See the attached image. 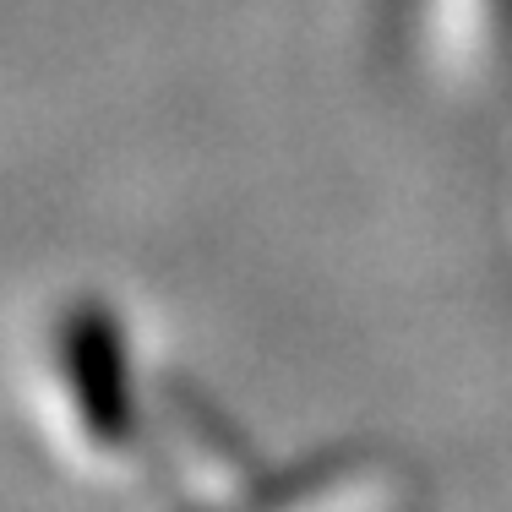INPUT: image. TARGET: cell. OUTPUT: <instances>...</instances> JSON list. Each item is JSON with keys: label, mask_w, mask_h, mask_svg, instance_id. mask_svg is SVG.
<instances>
[{"label": "cell", "mask_w": 512, "mask_h": 512, "mask_svg": "<svg viewBox=\"0 0 512 512\" xmlns=\"http://www.w3.org/2000/svg\"><path fill=\"white\" fill-rule=\"evenodd\" d=\"M60 360L71 376V398H77L88 436L99 447H126L131 442V387H126V349H120V327L104 306H77L60 327Z\"/></svg>", "instance_id": "1"}]
</instances>
